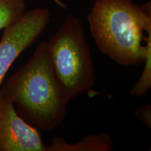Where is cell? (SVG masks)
<instances>
[{
    "mask_svg": "<svg viewBox=\"0 0 151 151\" xmlns=\"http://www.w3.org/2000/svg\"><path fill=\"white\" fill-rule=\"evenodd\" d=\"M88 20L96 46L109 59L124 67L143 64L151 50V1L96 0Z\"/></svg>",
    "mask_w": 151,
    "mask_h": 151,
    "instance_id": "6da1fadb",
    "label": "cell"
},
{
    "mask_svg": "<svg viewBox=\"0 0 151 151\" xmlns=\"http://www.w3.org/2000/svg\"><path fill=\"white\" fill-rule=\"evenodd\" d=\"M0 93L38 129L52 132L67 115L69 102L52 69L47 42L38 44L28 61L1 84Z\"/></svg>",
    "mask_w": 151,
    "mask_h": 151,
    "instance_id": "7a4b0ae2",
    "label": "cell"
},
{
    "mask_svg": "<svg viewBox=\"0 0 151 151\" xmlns=\"http://www.w3.org/2000/svg\"><path fill=\"white\" fill-rule=\"evenodd\" d=\"M47 46L52 69L68 102L94 88L93 58L80 19L68 16Z\"/></svg>",
    "mask_w": 151,
    "mask_h": 151,
    "instance_id": "3957f363",
    "label": "cell"
},
{
    "mask_svg": "<svg viewBox=\"0 0 151 151\" xmlns=\"http://www.w3.org/2000/svg\"><path fill=\"white\" fill-rule=\"evenodd\" d=\"M50 16L48 9L35 8L25 11L18 21L4 29L0 39V86L15 60L46 29Z\"/></svg>",
    "mask_w": 151,
    "mask_h": 151,
    "instance_id": "277c9868",
    "label": "cell"
},
{
    "mask_svg": "<svg viewBox=\"0 0 151 151\" xmlns=\"http://www.w3.org/2000/svg\"><path fill=\"white\" fill-rule=\"evenodd\" d=\"M0 151H47L39 129L19 116L0 93Z\"/></svg>",
    "mask_w": 151,
    "mask_h": 151,
    "instance_id": "5b68a950",
    "label": "cell"
},
{
    "mask_svg": "<svg viewBox=\"0 0 151 151\" xmlns=\"http://www.w3.org/2000/svg\"><path fill=\"white\" fill-rule=\"evenodd\" d=\"M112 147L113 141L109 134L101 132L90 134L75 143H68L62 137H53L47 146V151H110Z\"/></svg>",
    "mask_w": 151,
    "mask_h": 151,
    "instance_id": "8992f818",
    "label": "cell"
},
{
    "mask_svg": "<svg viewBox=\"0 0 151 151\" xmlns=\"http://www.w3.org/2000/svg\"><path fill=\"white\" fill-rule=\"evenodd\" d=\"M25 11V0H0V30L18 21Z\"/></svg>",
    "mask_w": 151,
    "mask_h": 151,
    "instance_id": "52a82bcc",
    "label": "cell"
},
{
    "mask_svg": "<svg viewBox=\"0 0 151 151\" xmlns=\"http://www.w3.org/2000/svg\"><path fill=\"white\" fill-rule=\"evenodd\" d=\"M143 69L138 81L132 86L129 93L132 97L146 95L151 88V50L148 51L143 62Z\"/></svg>",
    "mask_w": 151,
    "mask_h": 151,
    "instance_id": "ba28073f",
    "label": "cell"
},
{
    "mask_svg": "<svg viewBox=\"0 0 151 151\" xmlns=\"http://www.w3.org/2000/svg\"><path fill=\"white\" fill-rule=\"evenodd\" d=\"M135 116L138 120L142 122L147 127L151 128V105L139 106L136 109Z\"/></svg>",
    "mask_w": 151,
    "mask_h": 151,
    "instance_id": "9c48e42d",
    "label": "cell"
},
{
    "mask_svg": "<svg viewBox=\"0 0 151 151\" xmlns=\"http://www.w3.org/2000/svg\"><path fill=\"white\" fill-rule=\"evenodd\" d=\"M54 3H55L57 5L59 6L60 8L63 9H67V6L65 2L61 1V0H52Z\"/></svg>",
    "mask_w": 151,
    "mask_h": 151,
    "instance_id": "30bf717a",
    "label": "cell"
},
{
    "mask_svg": "<svg viewBox=\"0 0 151 151\" xmlns=\"http://www.w3.org/2000/svg\"><path fill=\"white\" fill-rule=\"evenodd\" d=\"M149 1H151V0H149Z\"/></svg>",
    "mask_w": 151,
    "mask_h": 151,
    "instance_id": "8fae6325",
    "label": "cell"
}]
</instances>
